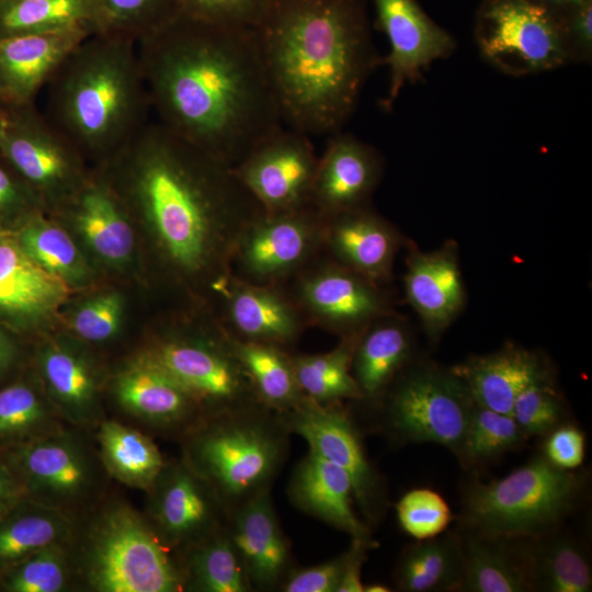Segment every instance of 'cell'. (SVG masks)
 Here are the masks:
<instances>
[{
    "label": "cell",
    "mask_w": 592,
    "mask_h": 592,
    "mask_svg": "<svg viewBox=\"0 0 592 592\" xmlns=\"http://www.w3.org/2000/svg\"><path fill=\"white\" fill-rule=\"evenodd\" d=\"M137 50L157 121L227 164L283 126L253 29L180 13Z\"/></svg>",
    "instance_id": "6da1fadb"
},
{
    "label": "cell",
    "mask_w": 592,
    "mask_h": 592,
    "mask_svg": "<svg viewBox=\"0 0 592 592\" xmlns=\"http://www.w3.org/2000/svg\"><path fill=\"white\" fill-rule=\"evenodd\" d=\"M105 163L122 185L112 190L137 204L174 273L216 298L241 232L262 212L234 168L158 121Z\"/></svg>",
    "instance_id": "7a4b0ae2"
},
{
    "label": "cell",
    "mask_w": 592,
    "mask_h": 592,
    "mask_svg": "<svg viewBox=\"0 0 592 592\" xmlns=\"http://www.w3.org/2000/svg\"><path fill=\"white\" fill-rule=\"evenodd\" d=\"M253 31L283 123L342 130L382 66L364 0H270Z\"/></svg>",
    "instance_id": "3957f363"
},
{
    "label": "cell",
    "mask_w": 592,
    "mask_h": 592,
    "mask_svg": "<svg viewBox=\"0 0 592 592\" xmlns=\"http://www.w3.org/2000/svg\"><path fill=\"white\" fill-rule=\"evenodd\" d=\"M46 119L82 157L105 163L152 111L137 43L104 34L83 39L46 83Z\"/></svg>",
    "instance_id": "277c9868"
},
{
    "label": "cell",
    "mask_w": 592,
    "mask_h": 592,
    "mask_svg": "<svg viewBox=\"0 0 592 592\" xmlns=\"http://www.w3.org/2000/svg\"><path fill=\"white\" fill-rule=\"evenodd\" d=\"M289 433L282 415L262 405L204 417L182 435V459L229 513L270 490L287 456Z\"/></svg>",
    "instance_id": "5b68a950"
},
{
    "label": "cell",
    "mask_w": 592,
    "mask_h": 592,
    "mask_svg": "<svg viewBox=\"0 0 592 592\" xmlns=\"http://www.w3.org/2000/svg\"><path fill=\"white\" fill-rule=\"evenodd\" d=\"M71 542L75 579L93 592H179L184 580L146 517L125 502L99 510Z\"/></svg>",
    "instance_id": "8992f818"
},
{
    "label": "cell",
    "mask_w": 592,
    "mask_h": 592,
    "mask_svg": "<svg viewBox=\"0 0 592 592\" xmlns=\"http://www.w3.org/2000/svg\"><path fill=\"white\" fill-rule=\"evenodd\" d=\"M584 481L544 455L488 483L466 491L462 520L470 533L527 539L554 532L579 503Z\"/></svg>",
    "instance_id": "52a82bcc"
},
{
    "label": "cell",
    "mask_w": 592,
    "mask_h": 592,
    "mask_svg": "<svg viewBox=\"0 0 592 592\" xmlns=\"http://www.w3.org/2000/svg\"><path fill=\"white\" fill-rule=\"evenodd\" d=\"M0 455L25 499L73 519L95 505L109 477L98 448L75 429L0 449Z\"/></svg>",
    "instance_id": "ba28073f"
},
{
    "label": "cell",
    "mask_w": 592,
    "mask_h": 592,
    "mask_svg": "<svg viewBox=\"0 0 592 592\" xmlns=\"http://www.w3.org/2000/svg\"><path fill=\"white\" fill-rule=\"evenodd\" d=\"M141 357L178 382L204 417L261 405L230 334L217 319L208 332L168 337Z\"/></svg>",
    "instance_id": "9c48e42d"
},
{
    "label": "cell",
    "mask_w": 592,
    "mask_h": 592,
    "mask_svg": "<svg viewBox=\"0 0 592 592\" xmlns=\"http://www.w3.org/2000/svg\"><path fill=\"white\" fill-rule=\"evenodd\" d=\"M475 41L481 58L508 76L569 64L555 12L532 0H486L477 13Z\"/></svg>",
    "instance_id": "30bf717a"
},
{
    "label": "cell",
    "mask_w": 592,
    "mask_h": 592,
    "mask_svg": "<svg viewBox=\"0 0 592 592\" xmlns=\"http://www.w3.org/2000/svg\"><path fill=\"white\" fill-rule=\"evenodd\" d=\"M388 390L386 421L395 436L458 452L476 403L452 369L415 367Z\"/></svg>",
    "instance_id": "8fae6325"
},
{
    "label": "cell",
    "mask_w": 592,
    "mask_h": 592,
    "mask_svg": "<svg viewBox=\"0 0 592 592\" xmlns=\"http://www.w3.org/2000/svg\"><path fill=\"white\" fill-rule=\"evenodd\" d=\"M325 217L311 205L255 216L241 232L231 275L259 285L284 286L323 249Z\"/></svg>",
    "instance_id": "7c38bea8"
},
{
    "label": "cell",
    "mask_w": 592,
    "mask_h": 592,
    "mask_svg": "<svg viewBox=\"0 0 592 592\" xmlns=\"http://www.w3.org/2000/svg\"><path fill=\"white\" fill-rule=\"evenodd\" d=\"M308 327L340 338L363 333L391 315L382 285L335 262L323 252L283 286Z\"/></svg>",
    "instance_id": "4fadbf2b"
},
{
    "label": "cell",
    "mask_w": 592,
    "mask_h": 592,
    "mask_svg": "<svg viewBox=\"0 0 592 592\" xmlns=\"http://www.w3.org/2000/svg\"><path fill=\"white\" fill-rule=\"evenodd\" d=\"M0 153L38 196L71 198L87 181L81 153L34 103L0 109Z\"/></svg>",
    "instance_id": "5bb4252c"
},
{
    "label": "cell",
    "mask_w": 592,
    "mask_h": 592,
    "mask_svg": "<svg viewBox=\"0 0 592 592\" xmlns=\"http://www.w3.org/2000/svg\"><path fill=\"white\" fill-rule=\"evenodd\" d=\"M318 157L308 134L282 126L232 168L264 213H282L310 205Z\"/></svg>",
    "instance_id": "9a60e30c"
},
{
    "label": "cell",
    "mask_w": 592,
    "mask_h": 592,
    "mask_svg": "<svg viewBox=\"0 0 592 592\" xmlns=\"http://www.w3.org/2000/svg\"><path fill=\"white\" fill-rule=\"evenodd\" d=\"M281 415L288 431L308 443L309 452L335 464L350 476L355 502L364 516L375 522L385 503L384 483L341 401L320 403L305 396L295 408Z\"/></svg>",
    "instance_id": "2e32d148"
},
{
    "label": "cell",
    "mask_w": 592,
    "mask_h": 592,
    "mask_svg": "<svg viewBox=\"0 0 592 592\" xmlns=\"http://www.w3.org/2000/svg\"><path fill=\"white\" fill-rule=\"evenodd\" d=\"M146 519L169 549L181 554L225 526L228 512L183 459L166 464L148 491Z\"/></svg>",
    "instance_id": "e0dca14e"
},
{
    "label": "cell",
    "mask_w": 592,
    "mask_h": 592,
    "mask_svg": "<svg viewBox=\"0 0 592 592\" xmlns=\"http://www.w3.org/2000/svg\"><path fill=\"white\" fill-rule=\"evenodd\" d=\"M376 26L389 43L382 65L389 70L386 98L390 110L407 83L420 80L423 71L435 60L449 57L456 49L455 38L422 9L417 0H372Z\"/></svg>",
    "instance_id": "ac0fdd59"
},
{
    "label": "cell",
    "mask_w": 592,
    "mask_h": 592,
    "mask_svg": "<svg viewBox=\"0 0 592 592\" xmlns=\"http://www.w3.org/2000/svg\"><path fill=\"white\" fill-rule=\"evenodd\" d=\"M383 170V157L375 147L350 133L335 132L318 157L310 205L323 217L369 207Z\"/></svg>",
    "instance_id": "d6986e66"
},
{
    "label": "cell",
    "mask_w": 592,
    "mask_h": 592,
    "mask_svg": "<svg viewBox=\"0 0 592 592\" xmlns=\"http://www.w3.org/2000/svg\"><path fill=\"white\" fill-rule=\"evenodd\" d=\"M219 321L234 338L289 350L308 327L283 286L253 284L230 275L217 294Z\"/></svg>",
    "instance_id": "ffe728a7"
},
{
    "label": "cell",
    "mask_w": 592,
    "mask_h": 592,
    "mask_svg": "<svg viewBox=\"0 0 592 592\" xmlns=\"http://www.w3.org/2000/svg\"><path fill=\"white\" fill-rule=\"evenodd\" d=\"M226 530L252 590L271 591L280 588L294 569L293 557L270 490L229 512Z\"/></svg>",
    "instance_id": "44dd1931"
},
{
    "label": "cell",
    "mask_w": 592,
    "mask_h": 592,
    "mask_svg": "<svg viewBox=\"0 0 592 592\" xmlns=\"http://www.w3.org/2000/svg\"><path fill=\"white\" fill-rule=\"evenodd\" d=\"M401 243L398 229L371 207L325 217L322 252L378 285L390 280Z\"/></svg>",
    "instance_id": "7402d4cb"
},
{
    "label": "cell",
    "mask_w": 592,
    "mask_h": 592,
    "mask_svg": "<svg viewBox=\"0 0 592 592\" xmlns=\"http://www.w3.org/2000/svg\"><path fill=\"white\" fill-rule=\"evenodd\" d=\"M406 261V298L429 337L437 339L465 304L457 244L446 242L437 250L423 252L410 242Z\"/></svg>",
    "instance_id": "603a6c76"
},
{
    "label": "cell",
    "mask_w": 592,
    "mask_h": 592,
    "mask_svg": "<svg viewBox=\"0 0 592 592\" xmlns=\"http://www.w3.org/2000/svg\"><path fill=\"white\" fill-rule=\"evenodd\" d=\"M114 395L126 413L163 432L183 435L204 418L178 382L141 356L117 376Z\"/></svg>",
    "instance_id": "cb8c5ba5"
},
{
    "label": "cell",
    "mask_w": 592,
    "mask_h": 592,
    "mask_svg": "<svg viewBox=\"0 0 592 592\" xmlns=\"http://www.w3.org/2000/svg\"><path fill=\"white\" fill-rule=\"evenodd\" d=\"M91 33L83 31L0 37V98L33 104L66 57Z\"/></svg>",
    "instance_id": "d4e9b609"
},
{
    "label": "cell",
    "mask_w": 592,
    "mask_h": 592,
    "mask_svg": "<svg viewBox=\"0 0 592 592\" xmlns=\"http://www.w3.org/2000/svg\"><path fill=\"white\" fill-rule=\"evenodd\" d=\"M68 295L66 280L37 264L15 232H0V322L24 328Z\"/></svg>",
    "instance_id": "484cf974"
},
{
    "label": "cell",
    "mask_w": 592,
    "mask_h": 592,
    "mask_svg": "<svg viewBox=\"0 0 592 592\" xmlns=\"http://www.w3.org/2000/svg\"><path fill=\"white\" fill-rule=\"evenodd\" d=\"M294 505L351 535L371 539V532L356 515L350 476L335 464L309 452L296 465L287 488Z\"/></svg>",
    "instance_id": "4316f807"
},
{
    "label": "cell",
    "mask_w": 592,
    "mask_h": 592,
    "mask_svg": "<svg viewBox=\"0 0 592 592\" xmlns=\"http://www.w3.org/2000/svg\"><path fill=\"white\" fill-rule=\"evenodd\" d=\"M451 369L463 380L476 405L506 414L512 413L521 390L547 373L535 353L512 344L473 356Z\"/></svg>",
    "instance_id": "83f0119b"
},
{
    "label": "cell",
    "mask_w": 592,
    "mask_h": 592,
    "mask_svg": "<svg viewBox=\"0 0 592 592\" xmlns=\"http://www.w3.org/2000/svg\"><path fill=\"white\" fill-rule=\"evenodd\" d=\"M50 403L64 422L87 430L98 426L101 411L93 368L79 353L65 345L45 348L38 357Z\"/></svg>",
    "instance_id": "f1b7e54d"
},
{
    "label": "cell",
    "mask_w": 592,
    "mask_h": 592,
    "mask_svg": "<svg viewBox=\"0 0 592 592\" xmlns=\"http://www.w3.org/2000/svg\"><path fill=\"white\" fill-rule=\"evenodd\" d=\"M463 570L458 590L469 592L534 591L521 539L468 533L460 538Z\"/></svg>",
    "instance_id": "f546056e"
},
{
    "label": "cell",
    "mask_w": 592,
    "mask_h": 592,
    "mask_svg": "<svg viewBox=\"0 0 592 592\" xmlns=\"http://www.w3.org/2000/svg\"><path fill=\"white\" fill-rule=\"evenodd\" d=\"M71 216L86 241L103 259L123 262L134 236L122 202L105 179L87 180L70 198Z\"/></svg>",
    "instance_id": "4dcf8cb0"
},
{
    "label": "cell",
    "mask_w": 592,
    "mask_h": 592,
    "mask_svg": "<svg viewBox=\"0 0 592 592\" xmlns=\"http://www.w3.org/2000/svg\"><path fill=\"white\" fill-rule=\"evenodd\" d=\"M411 338L391 315L373 322L360 337L351 365L362 399L383 398L411 354Z\"/></svg>",
    "instance_id": "1f68e13d"
},
{
    "label": "cell",
    "mask_w": 592,
    "mask_h": 592,
    "mask_svg": "<svg viewBox=\"0 0 592 592\" xmlns=\"http://www.w3.org/2000/svg\"><path fill=\"white\" fill-rule=\"evenodd\" d=\"M96 443L109 477L132 488L148 491L167 464L150 437L114 420L100 422Z\"/></svg>",
    "instance_id": "d6a6232c"
},
{
    "label": "cell",
    "mask_w": 592,
    "mask_h": 592,
    "mask_svg": "<svg viewBox=\"0 0 592 592\" xmlns=\"http://www.w3.org/2000/svg\"><path fill=\"white\" fill-rule=\"evenodd\" d=\"M76 528L72 516L22 500L0 520V573L45 546L70 543Z\"/></svg>",
    "instance_id": "836d02e7"
},
{
    "label": "cell",
    "mask_w": 592,
    "mask_h": 592,
    "mask_svg": "<svg viewBox=\"0 0 592 592\" xmlns=\"http://www.w3.org/2000/svg\"><path fill=\"white\" fill-rule=\"evenodd\" d=\"M521 540L534 590L591 591V566L579 543L567 536L553 535V532Z\"/></svg>",
    "instance_id": "e575fe53"
},
{
    "label": "cell",
    "mask_w": 592,
    "mask_h": 592,
    "mask_svg": "<svg viewBox=\"0 0 592 592\" xmlns=\"http://www.w3.org/2000/svg\"><path fill=\"white\" fill-rule=\"evenodd\" d=\"M94 0H0V37L83 31L98 32Z\"/></svg>",
    "instance_id": "d590c367"
},
{
    "label": "cell",
    "mask_w": 592,
    "mask_h": 592,
    "mask_svg": "<svg viewBox=\"0 0 592 592\" xmlns=\"http://www.w3.org/2000/svg\"><path fill=\"white\" fill-rule=\"evenodd\" d=\"M231 341L257 399L263 407L284 414L305 398L293 368L289 351L234 337Z\"/></svg>",
    "instance_id": "8d00e7d4"
},
{
    "label": "cell",
    "mask_w": 592,
    "mask_h": 592,
    "mask_svg": "<svg viewBox=\"0 0 592 592\" xmlns=\"http://www.w3.org/2000/svg\"><path fill=\"white\" fill-rule=\"evenodd\" d=\"M181 555L179 566L184 590L200 592H248L252 588L240 557L224 527Z\"/></svg>",
    "instance_id": "74e56055"
},
{
    "label": "cell",
    "mask_w": 592,
    "mask_h": 592,
    "mask_svg": "<svg viewBox=\"0 0 592 592\" xmlns=\"http://www.w3.org/2000/svg\"><path fill=\"white\" fill-rule=\"evenodd\" d=\"M463 570L460 538L456 535L418 540L401 555L395 579L407 592L458 590Z\"/></svg>",
    "instance_id": "f35d334b"
},
{
    "label": "cell",
    "mask_w": 592,
    "mask_h": 592,
    "mask_svg": "<svg viewBox=\"0 0 592 592\" xmlns=\"http://www.w3.org/2000/svg\"><path fill=\"white\" fill-rule=\"evenodd\" d=\"M361 334L340 338L337 346L326 353H291L298 385L306 397L320 403L362 399L351 372L353 354Z\"/></svg>",
    "instance_id": "ab89813d"
},
{
    "label": "cell",
    "mask_w": 592,
    "mask_h": 592,
    "mask_svg": "<svg viewBox=\"0 0 592 592\" xmlns=\"http://www.w3.org/2000/svg\"><path fill=\"white\" fill-rule=\"evenodd\" d=\"M62 422L32 384L19 380L0 389V449L55 433Z\"/></svg>",
    "instance_id": "60d3db41"
},
{
    "label": "cell",
    "mask_w": 592,
    "mask_h": 592,
    "mask_svg": "<svg viewBox=\"0 0 592 592\" xmlns=\"http://www.w3.org/2000/svg\"><path fill=\"white\" fill-rule=\"evenodd\" d=\"M71 542L45 546L1 572L0 591H67L75 581Z\"/></svg>",
    "instance_id": "b9f144b4"
},
{
    "label": "cell",
    "mask_w": 592,
    "mask_h": 592,
    "mask_svg": "<svg viewBox=\"0 0 592 592\" xmlns=\"http://www.w3.org/2000/svg\"><path fill=\"white\" fill-rule=\"evenodd\" d=\"M98 32L138 43L180 14L178 0H94Z\"/></svg>",
    "instance_id": "7bdbcfd3"
},
{
    "label": "cell",
    "mask_w": 592,
    "mask_h": 592,
    "mask_svg": "<svg viewBox=\"0 0 592 592\" xmlns=\"http://www.w3.org/2000/svg\"><path fill=\"white\" fill-rule=\"evenodd\" d=\"M525 439L511 414L475 405L456 454L469 464L483 463L519 447Z\"/></svg>",
    "instance_id": "ee69618b"
},
{
    "label": "cell",
    "mask_w": 592,
    "mask_h": 592,
    "mask_svg": "<svg viewBox=\"0 0 592 592\" xmlns=\"http://www.w3.org/2000/svg\"><path fill=\"white\" fill-rule=\"evenodd\" d=\"M23 250L45 270L66 280L80 271V257L70 237L60 227L34 216L18 231Z\"/></svg>",
    "instance_id": "f6af8a7d"
},
{
    "label": "cell",
    "mask_w": 592,
    "mask_h": 592,
    "mask_svg": "<svg viewBox=\"0 0 592 592\" xmlns=\"http://www.w3.org/2000/svg\"><path fill=\"white\" fill-rule=\"evenodd\" d=\"M511 414L526 437L546 435L561 424L565 414L561 397L548 373L521 390Z\"/></svg>",
    "instance_id": "bcb514c9"
},
{
    "label": "cell",
    "mask_w": 592,
    "mask_h": 592,
    "mask_svg": "<svg viewBox=\"0 0 592 592\" xmlns=\"http://www.w3.org/2000/svg\"><path fill=\"white\" fill-rule=\"evenodd\" d=\"M401 528L417 540L441 535L452 520V512L444 498L428 488L412 489L396 504Z\"/></svg>",
    "instance_id": "7dc6e473"
},
{
    "label": "cell",
    "mask_w": 592,
    "mask_h": 592,
    "mask_svg": "<svg viewBox=\"0 0 592 592\" xmlns=\"http://www.w3.org/2000/svg\"><path fill=\"white\" fill-rule=\"evenodd\" d=\"M180 13L204 22L254 29L270 0H178Z\"/></svg>",
    "instance_id": "c3c4849f"
},
{
    "label": "cell",
    "mask_w": 592,
    "mask_h": 592,
    "mask_svg": "<svg viewBox=\"0 0 592 592\" xmlns=\"http://www.w3.org/2000/svg\"><path fill=\"white\" fill-rule=\"evenodd\" d=\"M36 192L0 153V232H15L36 216Z\"/></svg>",
    "instance_id": "681fc988"
},
{
    "label": "cell",
    "mask_w": 592,
    "mask_h": 592,
    "mask_svg": "<svg viewBox=\"0 0 592 592\" xmlns=\"http://www.w3.org/2000/svg\"><path fill=\"white\" fill-rule=\"evenodd\" d=\"M352 538L351 546L328 561L303 569H293L280 587L285 592H335V589L355 553L364 542Z\"/></svg>",
    "instance_id": "f907efd6"
},
{
    "label": "cell",
    "mask_w": 592,
    "mask_h": 592,
    "mask_svg": "<svg viewBox=\"0 0 592 592\" xmlns=\"http://www.w3.org/2000/svg\"><path fill=\"white\" fill-rule=\"evenodd\" d=\"M121 316L119 295L106 293L81 306L75 315L72 327L80 338L90 342H103L116 333Z\"/></svg>",
    "instance_id": "816d5d0a"
},
{
    "label": "cell",
    "mask_w": 592,
    "mask_h": 592,
    "mask_svg": "<svg viewBox=\"0 0 592 592\" xmlns=\"http://www.w3.org/2000/svg\"><path fill=\"white\" fill-rule=\"evenodd\" d=\"M554 12L558 19L568 62L590 64L592 59V0H584Z\"/></svg>",
    "instance_id": "f5cc1de1"
},
{
    "label": "cell",
    "mask_w": 592,
    "mask_h": 592,
    "mask_svg": "<svg viewBox=\"0 0 592 592\" xmlns=\"http://www.w3.org/2000/svg\"><path fill=\"white\" fill-rule=\"evenodd\" d=\"M546 435L543 455L549 463L567 470L581 466L585 454V437L581 430L560 424Z\"/></svg>",
    "instance_id": "db71d44e"
},
{
    "label": "cell",
    "mask_w": 592,
    "mask_h": 592,
    "mask_svg": "<svg viewBox=\"0 0 592 592\" xmlns=\"http://www.w3.org/2000/svg\"><path fill=\"white\" fill-rule=\"evenodd\" d=\"M24 499L23 490L15 475L0 455V520Z\"/></svg>",
    "instance_id": "11a10c76"
},
{
    "label": "cell",
    "mask_w": 592,
    "mask_h": 592,
    "mask_svg": "<svg viewBox=\"0 0 592 592\" xmlns=\"http://www.w3.org/2000/svg\"><path fill=\"white\" fill-rule=\"evenodd\" d=\"M374 540L364 542L351 561L349 562L335 592H363V582L361 579L362 565L366 559V553L374 547Z\"/></svg>",
    "instance_id": "9f6ffc18"
},
{
    "label": "cell",
    "mask_w": 592,
    "mask_h": 592,
    "mask_svg": "<svg viewBox=\"0 0 592 592\" xmlns=\"http://www.w3.org/2000/svg\"><path fill=\"white\" fill-rule=\"evenodd\" d=\"M15 358V349L10 339L0 330V377L4 375Z\"/></svg>",
    "instance_id": "6f0895ef"
},
{
    "label": "cell",
    "mask_w": 592,
    "mask_h": 592,
    "mask_svg": "<svg viewBox=\"0 0 592 592\" xmlns=\"http://www.w3.org/2000/svg\"><path fill=\"white\" fill-rule=\"evenodd\" d=\"M536 3H539L550 10H560L567 7H570L572 4L582 2L584 0H532Z\"/></svg>",
    "instance_id": "680465c9"
},
{
    "label": "cell",
    "mask_w": 592,
    "mask_h": 592,
    "mask_svg": "<svg viewBox=\"0 0 592 592\" xmlns=\"http://www.w3.org/2000/svg\"><path fill=\"white\" fill-rule=\"evenodd\" d=\"M390 589L380 583L363 584V592H388Z\"/></svg>",
    "instance_id": "91938a15"
},
{
    "label": "cell",
    "mask_w": 592,
    "mask_h": 592,
    "mask_svg": "<svg viewBox=\"0 0 592 592\" xmlns=\"http://www.w3.org/2000/svg\"><path fill=\"white\" fill-rule=\"evenodd\" d=\"M4 106H7V105L3 103L2 99L0 98V109H2Z\"/></svg>",
    "instance_id": "94428289"
}]
</instances>
